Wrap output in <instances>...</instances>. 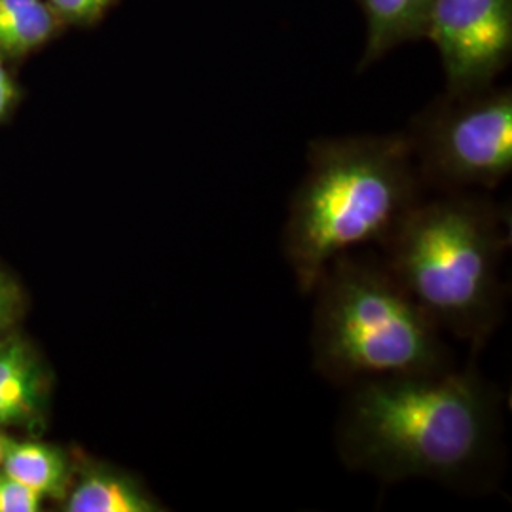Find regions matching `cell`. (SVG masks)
I'll use <instances>...</instances> for the list:
<instances>
[{
	"mask_svg": "<svg viewBox=\"0 0 512 512\" xmlns=\"http://www.w3.org/2000/svg\"><path fill=\"white\" fill-rule=\"evenodd\" d=\"M336 452L349 471L382 482L431 480L492 492L505 459L503 399L471 357L454 366L346 387Z\"/></svg>",
	"mask_w": 512,
	"mask_h": 512,
	"instance_id": "6da1fadb",
	"label": "cell"
},
{
	"mask_svg": "<svg viewBox=\"0 0 512 512\" xmlns=\"http://www.w3.org/2000/svg\"><path fill=\"white\" fill-rule=\"evenodd\" d=\"M425 192L404 131L313 139L281 234L298 291L311 294L338 256L384 249Z\"/></svg>",
	"mask_w": 512,
	"mask_h": 512,
	"instance_id": "7a4b0ae2",
	"label": "cell"
},
{
	"mask_svg": "<svg viewBox=\"0 0 512 512\" xmlns=\"http://www.w3.org/2000/svg\"><path fill=\"white\" fill-rule=\"evenodd\" d=\"M509 247V207L456 192L423 198L385 243L384 260L437 327L478 357L505 317L501 266Z\"/></svg>",
	"mask_w": 512,
	"mask_h": 512,
	"instance_id": "3957f363",
	"label": "cell"
},
{
	"mask_svg": "<svg viewBox=\"0 0 512 512\" xmlns=\"http://www.w3.org/2000/svg\"><path fill=\"white\" fill-rule=\"evenodd\" d=\"M311 294V365L330 384L346 389L454 366L442 330L384 258L355 251L338 256Z\"/></svg>",
	"mask_w": 512,
	"mask_h": 512,
	"instance_id": "277c9868",
	"label": "cell"
},
{
	"mask_svg": "<svg viewBox=\"0 0 512 512\" xmlns=\"http://www.w3.org/2000/svg\"><path fill=\"white\" fill-rule=\"evenodd\" d=\"M404 133L425 190H494L512 173V90L444 92Z\"/></svg>",
	"mask_w": 512,
	"mask_h": 512,
	"instance_id": "5b68a950",
	"label": "cell"
},
{
	"mask_svg": "<svg viewBox=\"0 0 512 512\" xmlns=\"http://www.w3.org/2000/svg\"><path fill=\"white\" fill-rule=\"evenodd\" d=\"M425 38L433 42L446 93L494 86L512 59V0H433Z\"/></svg>",
	"mask_w": 512,
	"mask_h": 512,
	"instance_id": "8992f818",
	"label": "cell"
},
{
	"mask_svg": "<svg viewBox=\"0 0 512 512\" xmlns=\"http://www.w3.org/2000/svg\"><path fill=\"white\" fill-rule=\"evenodd\" d=\"M366 21L359 71L412 40L425 38L433 0H357Z\"/></svg>",
	"mask_w": 512,
	"mask_h": 512,
	"instance_id": "52a82bcc",
	"label": "cell"
},
{
	"mask_svg": "<svg viewBox=\"0 0 512 512\" xmlns=\"http://www.w3.org/2000/svg\"><path fill=\"white\" fill-rule=\"evenodd\" d=\"M42 403V372L19 340L0 344V427L33 420Z\"/></svg>",
	"mask_w": 512,
	"mask_h": 512,
	"instance_id": "ba28073f",
	"label": "cell"
},
{
	"mask_svg": "<svg viewBox=\"0 0 512 512\" xmlns=\"http://www.w3.org/2000/svg\"><path fill=\"white\" fill-rule=\"evenodd\" d=\"M65 511L156 512L162 507L137 478L110 467H92L69 495Z\"/></svg>",
	"mask_w": 512,
	"mask_h": 512,
	"instance_id": "9c48e42d",
	"label": "cell"
},
{
	"mask_svg": "<svg viewBox=\"0 0 512 512\" xmlns=\"http://www.w3.org/2000/svg\"><path fill=\"white\" fill-rule=\"evenodd\" d=\"M59 21L44 0H0V55L35 52L54 37Z\"/></svg>",
	"mask_w": 512,
	"mask_h": 512,
	"instance_id": "30bf717a",
	"label": "cell"
},
{
	"mask_svg": "<svg viewBox=\"0 0 512 512\" xmlns=\"http://www.w3.org/2000/svg\"><path fill=\"white\" fill-rule=\"evenodd\" d=\"M4 473L46 497H59L69 482V463L61 450L40 442H12L4 458Z\"/></svg>",
	"mask_w": 512,
	"mask_h": 512,
	"instance_id": "8fae6325",
	"label": "cell"
},
{
	"mask_svg": "<svg viewBox=\"0 0 512 512\" xmlns=\"http://www.w3.org/2000/svg\"><path fill=\"white\" fill-rule=\"evenodd\" d=\"M61 21L90 25L101 18L114 0H46Z\"/></svg>",
	"mask_w": 512,
	"mask_h": 512,
	"instance_id": "7c38bea8",
	"label": "cell"
},
{
	"mask_svg": "<svg viewBox=\"0 0 512 512\" xmlns=\"http://www.w3.org/2000/svg\"><path fill=\"white\" fill-rule=\"evenodd\" d=\"M42 495L10 476L0 478V512L40 511Z\"/></svg>",
	"mask_w": 512,
	"mask_h": 512,
	"instance_id": "4fadbf2b",
	"label": "cell"
},
{
	"mask_svg": "<svg viewBox=\"0 0 512 512\" xmlns=\"http://www.w3.org/2000/svg\"><path fill=\"white\" fill-rule=\"evenodd\" d=\"M18 310V285L8 275L0 274V334L12 327Z\"/></svg>",
	"mask_w": 512,
	"mask_h": 512,
	"instance_id": "5bb4252c",
	"label": "cell"
},
{
	"mask_svg": "<svg viewBox=\"0 0 512 512\" xmlns=\"http://www.w3.org/2000/svg\"><path fill=\"white\" fill-rule=\"evenodd\" d=\"M14 99H16V86L14 84L0 86V118L12 107Z\"/></svg>",
	"mask_w": 512,
	"mask_h": 512,
	"instance_id": "9a60e30c",
	"label": "cell"
},
{
	"mask_svg": "<svg viewBox=\"0 0 512 512\" xmlns=\"http://www.w3.org/2000/svg\"><path fill=\"white\" fill-rule=\"evenodd\" d=\"M8 444H10V440L6 439L4 435H0V465L4 463V458H6V450H8Z\"/></svg>",
	"mask_w": 512,
	"mask_h": 512,
	"instance_id": "2e32d148",
	"label": "cell"
}]
</instances>
